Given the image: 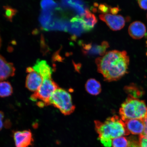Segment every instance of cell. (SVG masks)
Segmentation results:
<instances>
[{"instance_id": "18", "label": "cell", "mask_w": 147, "mask_h": 147, "mask_svg": "<svg viewBox=\"0 0 147 147\" xmlns=\"http://www.w3.org/2000/svg\"><path fill=\"white\" fill-rule=\"evenodd\" d=\"M126 91L129 94V96L135 98L141 95V92L139 91L134 86H128L125 88Z\"/></svg>"}, {"instance_id": "7", "label": "cell", "mask_w": 147, "mask_h": 147, "mask_svg": "<svg viewBox=\"0 0 147 147\" xmlns=\"http://www.w3.org/2000/svg\"><path fill=\"white\" fill-rule=\"evenodd\" d=\"M27 71L28 73V74L26 78V86L29 90L35 92L41 86L43 82V78L39 74L35 71L32 68H28Z\"/></svg>"}, {"instance_id": "16", "label": "cell", "mask_w": 147, "mask_h": 147, "mask_svg": "<svg viewBox=\"0 0 147 147\" xmlns=\"http://www.w3.org/2000/svg\"><path fill=\"white\" fill-rule=\"evenodd\" d=\"M13 93V88L11 84L8 82H0V97L9 96Z\"/></svg>"}, {"instance_id": "3", "label": "cell", "mask_w": 147, "mask_h": 147, "mask_svg": "<svg viewBox=\"0 0 147 147\" xmlns=\"http://www.w3.org/2000/svg\"><path fill=\"white\" fill-rule=\"evenodd\" d=\"M119 113L123 121L130 119L144 120L147 117V106L144 101L129 96L122 105Z\"/></svg>"}, {"instance_id": "4", "label": "cell", "mask_w": 147, "mask_h": 147, "mask_svg": "<svg viewBox=\"0 0 147 147\" xmlns=\"http://www.w3.org/2000/svg\"><path fill=\"white\" fill-rule=\"evenodd\" d=\"M49 105L58 108L65 115L71 114L75 108L71 94L65 90L59 88L51 95L49 99Z\"/></svg>"}, {"instance_id": "11", "label": "cell", "mask_w": 147, "mask_h": 147, "mask_svg": "<svg viewBox=\"0 0 147 147\" xmlns=\"http://www.w3.org/2000/svg\"><path fill=\"white\" fill-rule=\"evenodd\" d=\"M129 133L133 135H142L144 133L145 125L143 120L128 119L124 121Z\"/></svg>"}, {"instance_id": "19", "label": "cell", "mask_w": 147, "mask_h": 147, "mask_svg": "<svg viewBox=\"0 0 147 147\" xmlns=\"http://www.w3.org/2000/svg\"><path fill=\"white\" fill-rule=\"evenodd\" d=\"M139 142L140 147H147V134L140 135Z\"/></svg>"}, {"instance_id": "20", "label": "cell", "mask_w": 147, "mask_h": 147, "mask_svg": "<svg viewBox=\"0 0 147 147\" xmlns=\"http://www.w3.org/2000/svg\"><path fill=\"white\" fill-rule=\"evenodd\" d=\"M98 8L100 11L104 14H106V13L109 11L110 9L109 7L105 4H100Z\"/></svg>"}, {"instance_id": "12", "label": "cell", "mask_w": 147, "mask_h": 147, "mask_svg": "<svg viewBox=\"0 0 147 147\" xmlns=\"http://www.w3.org/2000/svg\"><path fill=\"white\" fill-rule=\"evenodd\" d=\"M109 47L107 42L104 41L100 45H92L91 44L83 45L84 54L92 55H100L102 56L106 53L107 49Z\"/></svg>"}, {"instance_id": "15", "label": "cell", "mask_w": 147, "mask_h": 147, "mask_svg": "<svg viewBox=\"0 0 147 147\" xmlns=\"http://www.w3.org/2000/svg\"><path fill=\"white\" fill-rule=\"evenodd\" d=\"M85 88L88 93L93 95H98L102 90L100 83L94 79H90L87 81Z\"/></svg>"}, {"instance_id": "13", "label": "cell", "mask_w": 147, "mask_h": 147, "mask_svg": "<svg viewBox=\"0 0 147 147\" xmlns=\"http://www.w3.org/2000/svg\"><path fill=\"white\" fill-rule=\"evenodd\" d=\"M15 71L13 64L7 62L0 55V80H6L9 77L13 76Z\"/></svg>"}, {"instance_id": "2", "label": "cell", "mask_w": 147, "mask_h": 147, "mask_svg": "<svg viewBox=\"0 0 147 147\" xmlns=\"http://www.w3.org/2000/svg\"><path fill=\"white\" fill-rule=\"evenodd\" d=\"M94 123L99 140L105 147H111L113 139L130 134L125 122L117 115L109 117L104 122L95 121Z\"/></svg>"}, {"instance_id": "27", "label": "cell", "mask_w": 147, "mask_h": 147, "mask_svg": "<svg viewBox=\"0 0 147 147\" xmlns=\"http://www.w3.org/2000/svg\"></svg>"}, {"instance_id": "10", "label": "cell", "mask_w": 147, "mask_h": 147, "mask_svg": "<svg viewBox=\"0 0 147 147\" xmlns=\"http://www.w3.org/2000/svg\"><path fill=\"white\" fill-rule=\"evenodd\" d=\"M129 34L133 39H141L146 32V25L141 21H135L130 24L128 29Z\"/></svg>"}, {"instance_id": "21", "label": "cell", "mask_w": 147, "mask_h": 147, "mask_svg": "<svg viewBox=\"0 0 147 147\" xmlns=\"http://www.w3.org/2000/svg\"><path fill=\"white\" fill-rule=\"evenodd\" d=\"M137 1L140 8L144 10H147V0H139Z\"/></svg>"}, {"instance_id": "22", "label": "cell", "mask_w": 147, "mask_h": 147, "mask_svg": "<svg viewBox=\"0 0 147 147\" xmlns=\"http://www.w3.org/2000/svg\"><path fill=\"white\" fill-rule=\"evenodd\" d=\"M129 144L128 147H140L139 142L134 140H128Z\"/></svg>"}, {"instance_id": "23", "label": "cell", "mask_w": 147, "mask_h": 147, "mask_svg": "<svg viewBox=\"0 0 147 147\" xmlns=\"http://www.w3.org/2000/svg\"><path fill=\"white\" fill-rule=\"evenodd\" d=\"M3 118H4V114H3V112L0 111V130L2 129L3 127Z\"/></svg>"}, {"instance_id": "25", "label": "cell", "mask_w": 147, "mask_h": 147, "mask_svg": "<svg viewBox=\"0 0 147 147\" xmlns=\"http://www.w3.org/2000/svg\"><path fill=\"white\" fill-rule=\"evenodd\" d=\"M145 125V129L143 135H147V117L145 118L144 120Z\"/></svg>"}, {"instance_id": "6", "label": "cell", "mask_w": 147, "mask_h": 147, "mask_svg": "<svg viewBox=\"0 0 147 147\" xmlns=\"http://www.w3.org/2000/svg\"><path fill=\"white\" fill-rule=\"evenodd\" d=\"M100 19L104 21L111 30L117 31L123 28L125 24V20L123 16L120 15L110 14H100Z\"/></svg>"}, {"instance_id": "9", "label": "cell", "mask_w": 147, "mask_h": 147, "mask_svg": "<svg viewBox=\"0 0 147 147\" xmlns=\"http://www.w3.org/2000/svg\"><path fill=\"white\" fill-rule=\"evenodd\" d=\"M13 137L16 147H28L33 142L32 135L30 130L16 131L14 132Z\"/></svg>"}, {"instance_id": "24", "label": "cell", "mask_w": 147, "mask_h": 147, "mask_svg": "<svg viewBox=\"0 0 147 147\" xmlns=\"http://www.w3.org/2000/svg\"><path fill=\"white\" fill-rule=\"evenodd\" d=\"M119 11V9L118 8H112L111 9L110 12L112 14L116 15Z\"/></svg>"}, {"instance_id": "1", "label": "cell", "mask_w": 147, "mask_h": 147, "mask_svg": "<svg viewBox=\"0 0 147 147\" xmlns=\"http://www.w3.org/2000/svg\"><path fill=\"white\" fill-rule=\"evenodd\" d=\"M129 61L125 51L117 50L108 51L95 60L98 72L109 82L117 80L127 73Z\"/></svg>"}, {"instance_id": "8", "label": "cell", "mask_w": 147, "mask_h": 147, "mask_svg": "<svg viewBox=\"0 0 147 147\" xmlns=\"http://www.w3.org/2000/svg\"><path fill=\"white\" fill-rule=\"evenodd\" d=\"M75 18L82 25L83 29L86 32L92 30L97 22L96 16L88 9L80 16Z\"/></svg>"}, {"instance_id": "17", "label": "cell", "mask_w": 147, "mask_h": 147, "mask_svg": "<svg viewBox=\"0 0 147 147\" xmlns=\"http://www.w3.org/2000/svg\"><path fill=\"white\" fill-rule=\"evenodd\" d=\"M128 139L124 137L116 138L112 140L113 147H128Z\"/></svg>"}, {"instance_id": "5", "label": "cell", "mask_w": 147, "mask_h": 147, "mask_svg": "<svg viewBox=\"0 0 147 147\" xmlns=\"http://www.w3.org/2000/svg\"><path fill=\"white\" fill-rule=\"evenodd\" d=\"M43 79L41 86L30 97V100L33 101H40L38 102V104L41 107L50 105L49 99L53 93L59 88L57 84L51 78Z\"/></svg>"}, {"instance_id": "14", "label": "cell", "mask_w": 147, "mask_h": 147, "mask_svg": "<svg viewBox=\"0 0 147 147\" xmlns=\"http://www.w3.org/2000/svg\"><path fill=\"white\" fill-rule=\"evenodd\" d=\"M32 68L43 78H51L52 69L45 60H38Z\"/></svg>"}, {"instance_id": "26", "label": "cell", "mask_w": 147, "mask_h": 147, "mask_svg": "<svg viewBox=\"0 0 147 147\" xmlns=\"http://www.w3.org/2000/svg\"><path fill=\"white\" fill-rule=\"evenodd\" d=\"M1 36H0V47H1Z\"/></svg>"}]
</instances>
